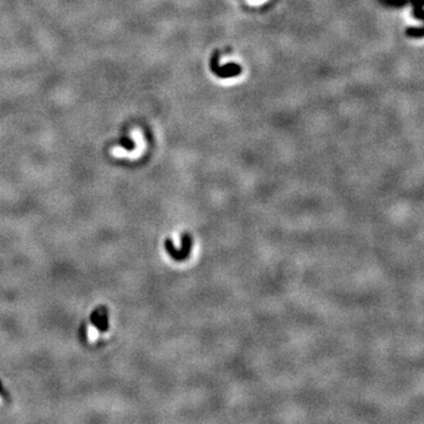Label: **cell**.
I'll list each match as a JSON object with an SVG mask.
<instances>
[{"label": "cell", "mask_w": 424, "mask_h": 424, "mask_svg": "<svg viewBox=\"0 0 424 424\" xmlns=\"http://www.w3.org/2000/svg\"><path fill=\"white\" fill-rule=\"evenodd\" d=\"M87 337H89L91 342H95L97 337H98V331H97V330L93 328V326H90L89 332H87Z\"/></svg>", "instance_id": "6da1fadb"}, {"label": "cell", "mask_w": 424, "mask_h": 424, "mask_svg": "<svg viewBox=\"0 0 424 424\" xmlns=\"http://www.w3.org/2000/svg\"><path fill=\"white\" fill-rule=\"evenodd\" d=\"M0 402H1V399H0Z\"/></svg>", "instance_id": "7a4b0ae2"}]
</instances>
